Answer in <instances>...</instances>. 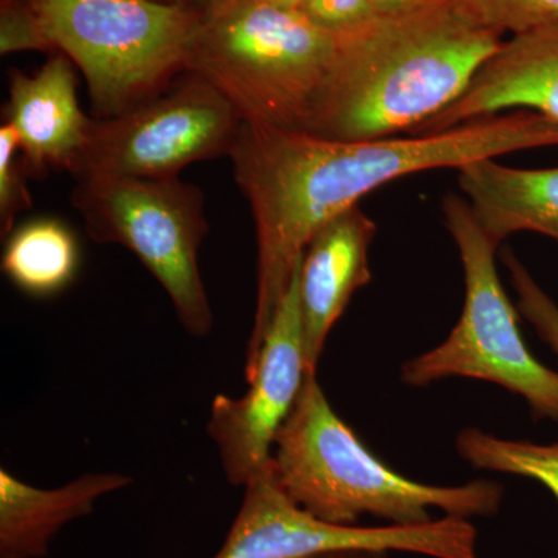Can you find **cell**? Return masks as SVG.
<instances>
[{"label": "cell", "mask_w": 558, "mask_h": 558, "mask_svg": "<svg viewBox=\"0 0 558 558\" xmlns=\"http://www.w3.org/2000/svg\"><path fill=\"white\" fill-rule=\"evenodd\" d=\"M274 472L296 505L340 526H357L366 515L395 526H416L435 520L432 509L464 520L492 517L505 499V487L497 481L433 486L388 468L336 413L317 374L306 377L279 429Z\"/></svg>", "instance_id": "cell-3"}, {"label": "cell", "mask_w": 558, "mask_h": 558, "mask_svg": "<svg viewBox=\"0 0 558 558\" xmlns=\"http://www.w3.org/2000/svg\"><path fill=\"white\" fill-rule=\"evenodd\" d=\"M454 446L473 468L537 481L558 501V444L502 439L480 428H465Z\"/></svg>", "instance_id": "cell-17"}, {"label": "cell", "mask_w": 558, "mask_h": 558, "mask_svg": "<svg viewBox=\"0 0 558 558\" xmlns=\"http://www.w3.org/2000/svg\"><path fill=\"white\" fill-rule=\"evenodd\" d=\"M432 0H369L374 16H387V14L402 13L424 5Z\"/></svg>", "instance_id": "cell-23"}, {"label": "cell", "mask_w": 558, "mask_h": 558, "mask_svg": "<svg viewBox=\"0 0 558 558\" xmlns=\"http://www.w3.org/2000/svg\"><path fill=\"white\" fill-rule=\"evenodd\" d=\"M301 11L336 35L357 31L374 17L369 0H306Z\"/></svg>", "instance_id": "cell-22"}, {"label": "cell", "mask_w": 558, "mask_h": 558, "mask_svg": "<svg viewBox=\"0 0 558 558\" xmlns=\"http://www.w3.org/2000/svg\"><path fill=\"white\" fill-rule=\"evenodd\" d=\"M2 271L27 295L47 299L72 284L80 267L75 233L60 219L38 218L5 238Z\"/></svg>", "instance_id": "cell-16"}, {"label": "cell", "mask_w": 558, "mask_h": 558, "mask_svg": "<svg viewBox=\"0 0 558 558\" xmlns=\"http://www.w3.org/2000/svg\"><path fill=\"white\" fill-rule=\"evenodd\" d=\"M201 9L186 70L213 84L245 123L300 131L340 36L303 11L259 0H202Z\"/></svg>", "instance_id": "cell-4"}, {"label": "cell", "mask_w": 558, "mask_h": 558, "mask_svg": "<svg viewBox=\"0 0 558 558\" xmlns=\"http://www.w3.org/2000/svg\"><path fill=\"white\" fill-rule=\"evenodd\" d=\"M442 211L464 269V306L446 341L403 363L400 379L416 388L447 377L492 381L523 398L538 421L558 424V373L524 343L517 310L499 281L497 245L476 222L468 201L444 197Z\"/></svg>", "instance_id": "cell-6"}, {"label": "cell", "mask_w": 558, "mask_h": 558, "mask_svg": "<svg viewBox=\"0 0 558 558\" xmlns=\"http://www.w3.org/2000/svg\"><path fill=\"white\" fill-rule=\"evenodd\" d=\"M548 146H558V121L532 110L369 142L253 124L234 150L233 175L252 211L260 258L288 269L330 219L392 180Z\"/></svg>", "instance_id": "cell-1"}, {"label": "cell", "mask_w": 558, "mask_h": 558, "mask_svg": "<svg viewBox=\"0 0 558 558\" xmlns=\"http://www.w3.org/2000/svg\"><path fill=\"white\" fill-rule=\"evenodd\" d=\"M377 227L359 205L317 231L300 264V303L307 373L317 374L330 330L357 290L371 282L369 248Z\"/></svg>", "instance_id": "cell-12"}, {"label": "cell", "mask_w": 558, "mask_h": 558, "mask_svg": "<svg viewBox=\"0 0 558 558\" xmlns=\"http://www.w3.org/2000/svg\"><path fill=\"white\" fill-rule=\"evenodd\" d=\"M121 473H84L62 487L39 488L0 469V558H44L70 521L94 512L98 499L131 486Z\"/></svg>", "instance_id": "cell-14"}, {"label": "cell", "mask_w": 558, "mask_h": 558, "mask_svg": "<svg viewBox=\"0 0 558 558\" xmlns=\"http://www.w3.org/2000/svg\"><path fill=\"white\" fill-rule=\"evenodd\" d=\"M54 51L81 70L94 119L148 100L186 72L202 9L171 0H28Z\"/></svg>", "instance_id": "cell-5"}, {"label": "cell", "mask_w": 558, "mask_h": 558, "mask_svg": "<svg viewBox=\"0 0 558 558\" xmlns=\"http://www.w3.org/2000/svg\"><path fill=\"white\" fill-rule=\"evenodd\" d=\"M484 24L505 35L558 22V0H461Z\"/></svg>", "instance_id": "cell-19"}, {"label": "cell", "mask_w": 558, "mask_h": 558, "mask_svg": "<svg viewBox=\"0 0 558 558\" xmlns=\"http://www.w3.org/2000/svg\"><path fill=\"white\" fill-rule=\"evenodd\" d=\"M50 51L54 49L44 33L35 9L28 0L0 2V53Z\"/></svg>", "instance_id": "cell-21"}, {"label": "cell", "mask_w": 558, "mask_h": 558, "mask_svg": "<svg viewBox=\"0 0 558 558\" xmlns=\"http://www.w3.org/2000/svg\"><path fill=\"white\" fill-rule=\"evenodd\" d=\"M244 123L213 84L186 70L134 108L92 120L69 172L75 179L179 178L191 163L229 157Z\"/></svg>", "instance_id": "cell-8"}, {"label": "cell", "mask_w": 558, "mask_h": 558, "mask_svg": "<svg viewBox=\"0 0 558 558\" xmlns=\"http://www.w3.org/2000/svg\"><path fill=\"white\" fill-rule=\"evenodd\" d=\"M457 171L476 222L497 247L520 231L558 242V167L524 170L488 157Z\"/></svg>", "instance_id": "cell-15"}, {"label": "cell", "mask_w": 558, "mask_h": 558, "mask_svg": "<svg viewBox=\"0 0 558 558\" xmlns=\"http://www.w3.org/2000/svg\"><path fill=\"white\" fill-rule=\"evenodd\" d=\"M506 267L510 274L513 290L519 296V312L531 323L539 340L545 341L558 359V306L526 267L512 252H506Z\"/></svg>", "instance_id": "cell-20"}, {"label": "cell", "mask_w": 558, "mask_h": 558, "mask_svg": "<svg viewBox=\"0 0 558 558\" xmlns=\"http://www.w3.org/2000/svg\"><path fill=\"white\" fill-rule=\"evenodd\" d=\"M171 2L193 3V5H201L202 0H171Z\"/></svg>", "instance_id": "cell-26"}, {"label": "cell", "mask_w": 558, "mask_h": 558, "mask_svg": "<svg viewBox=\"0 0 558 558\" xmlns=\"http://www.w3.org/2000/svg\"><path fill=\"white\" fill-rule=\"evenodd\" d=\"M244 490L240 512L213 558H304L341 549L478 557V531L470 520L457 517L444 515L416 526H340L319 520L282 490L274 462Z\"/></svg>", "instance_id": "cell-9"}, {"label": "cell", "mask_w": 558, "mask_h": 558, "mask_svg": "<svg viewBox=\"0 0 558 558\" xmlns=\"http://www.w3.org/2000/svg\"><path fill=\"white\" fill-rule=\"evenodd\" d=\"M259 2L269 3L278 9L301 11L306 0H259Z\"/></svg>", "instance_id": "cell-25"}, {"label": "cell", "mask_w": 558, "mask_h": 558, "mask_svg": "<svg viewBox=\"0 0 558 558\" xmlns=\"http://www.w3.org/2000/svg\"><path fill=\"white\" fill-rule=\"evenodd\" d=\"M70 201L92 241L134 253L170 296L186 332L209 336L215 317L199 269L208 233L199 186L180 178L89 175L76 179Z\"/></svg>", "instance_id": "cell-7"}, {"label": "cell", "mask_w": 558, "mask_h": 558, "mask_svg": "<svg viewBox=\"0 0 558 558\" xmlns=\"http://www.w3.org/2000/svg\"><path fill=\"white\" fill-rule=\"evenodd\" d=\"M5 121L16 132L31 178L69 171L89 135L92 120L76 98L75 64L53 51L33 73L10 70Z\"/></svg>", "instance_id": "cell-13"}, {"label": "cell", "mask_w": 558, "mask_h": 558, "mask_svg": "<svg viewBox=\"0 0 558 558\" xmlns=\"http://www.w3.org/2000/svg\"><path fill=\"white\" fill-rule=\"evenodd\" d=\"M388 550L374 549H341L329 553L315 554L304 558H388Z\"/></svg>", "instance_id": "cell-24"}, {"label": "cell", "mask_w": 558, "mask_h": 558, "mask_svg": "<svg viewBox=\"0 0 558 558\" xmlns=\"http://www.w3.org/2000/svg\"><path fill=\"white\" fill-rule=\"evenodd\" d=\"M31 178L21 153L16 132L10 124L0 126V234L2 240L16 227L17 215L33 207L27 179Z\"/></svg>", "instance_id": "cell-18"}, {"label": "cell", "mask_w": 558, "mask_h": 558, "mask_svg": "<svg viewBox=\"0 0 558 558\" xmlns=\"http://www.w3.org/2000/svg\"><path fill=\"white\" fill-rule=\"evenodd\" d=\"M339 36L336 61L300 130L336 142L413 132L453 105L506 39L461 0L374 16Z\"/></svg>", "instance_id": "cell-2"}, {"label": "cell", "mask_w": 558, "mask_h": 558, "mask_svg": "<svg viewBox=\"0 0 558 558\" xmlns=\"http://www.w3.org/2000/svg\"><path fill=\"white\" fill-rule=\"evenodd\" d=\"M501 110L558 121V22L510 35L453 105L411 134H435Z\"/></svg>", "instance_id": "cell-11"}, {"label": "cell", "mask_w": 558, "mask_h": 558, "mask_svg": "<svg viewBox=\"0 0 558 558\" xmlns=\"http://www.w3.org/2000/svg\"><path fill=\"white\" fill-rule=\"evenodd\" d=\"M300 264L301 259L275 311L255 366L245 377L247 392L241 398L218 395L211 403L207 433L233 487L247 486L271 468L279 429L310 376L301 319Z\"/></svg>", "instance_id": "cell-10"}]
</instances>
